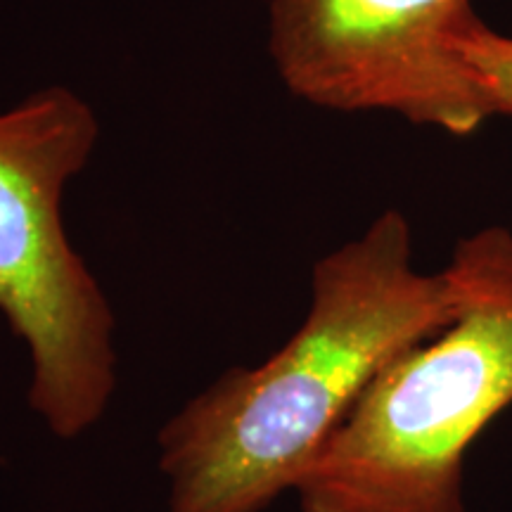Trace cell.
<instances>
[{
    "label": "cell",
    "instance_id": "5",
    "mask_svg": "<svg viewBox=\"0 0 512 512\" xmlns=\"http://www.w3.org/2000/svg\"><path fill=\"white\" fill-rule=\"evenodd\" d=\"M460 53L494 119L512 117V34H501L482 19L460 41Z\"/></svg>",
    "mask_w": 512,
    "mask_h": 512
},
{
    "label": "cell",
    "instance_id": "4",
    "mask_svg": "<svg viewBox=\"0 0 512 512\" xmlns=\"http://www.w3.org/2000/svg\"><path fill=\"white\" fill-rule=\"evenodd\" d=\"M479 22L472 0H271L268 53L306 105L467 138L494 119L460 53Z\"/></svg>",
    "mask_w": 512,
    "mask_h": 512
},
{
    "label": "cell",
    "instance_id": "1",
    "mask_svg": "<svg viewBox=\"0 0 512 512\" xmlns=\"http://www.w3.org/2000/svg\"><path fill=\"white\" fill-rule=\"evenodd\" d=\"M444 268L415 266L413 230L382 211L311 268L304 323L256 368H233L157 434L169 512H266L394 358L446 328Z\"/></svg>",
    "mask_w": 512,
    "mask_h": 512
},
{
    "label": "cell",
    "instance_id": "3",
    "mask_svg": "<svg viewBox=\"0 0 512 512\" xmlns=\"http://www.w3.org/2000/svg\"><path fill=\"white\" fill-rule=\"evenodd\" d=\"M100 138L64 86L0 112V313L29 354V406L57 439L105 418L117 389L114 311L69 240L62 197Z\"/></svg>",
    "mask_w": 512,
    "mask_h": 512
},
{
    "label": "cell",
    "instance_id": "2",
    "mask_svg": "<svg viewBox=\"0 0 512 512\" xmlns=\"http://www.w3.org/2000/svg\"><path fill=\"white\" fill-rule=\"evenodd\" d=\"M444 273L451 323L368 384L294 486L302 512H467V451L512 406V230L458 240Z\"/></svg>",
    "mask_w": 512,
    "mask_h": 512
}]
</instances>
